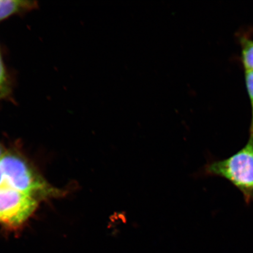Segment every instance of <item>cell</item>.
Returning a JSON list of instances; mask_svg holds the SVG:
<instances>
[{"instance_id": "6da1fadb", "label": "cell", "mask_w": 253, "mask_h": 253, "mask_svg": "<svg viewBox=\"0 0 253 253\" xmlns=\"http://www.w3.org/2000/svg\"><path fill=\"white\" fill-rule=\"evenodd\" d=\"M201 173L227 180L242 193L247 204L253 202V135L249 134L242 149L226 159L206 164Z\"/></svg>"}, {"instance_id": "7a4b0ae2", "label": "cell", "mask_w": 253, "mask_h": 253, "mask_svg": "<svg viewBox=\"0 0 253 253\" xmlns=\"http://www.w3.org/2000/svg\"><path fill=\"white\" fill-rule=\"evenodd\" d=\"M4 185L37 199L56 193L20 155L5 153L0 159Z\"/></svg>"}, {"instance_id": "3957f363", "label": "cell", "mask_w": 253, "mask_h": 253, "mask_svg": "<svg viewBox=\"0 0 253 253\" xmlns=\"http://www.w3.org/2000/svg\"><path fill=\"white\" fill-rule=\"evenodd\" d=\"M37 207V198L6 185L0 186V223L18 227L29 219Z\"/></svg>"}, {"instance_id": "277c9868", "label": "cell", "mask_w": 253, "mask_h": 253, "mask_svg": "<svg viewBox=\"0 0 253 253\" xmlns=\"http://www.w3.org/2000/svg\"><path fill=\"white\" fill-rule=\"evenodd\" d=\"M39 7L38 2L27 0H0V23L16 15L27 13Z\"/></svg>"}, {"instance_id": "5b68a950", "label": "cell", "mask_w": 253, "mask_h": 253, "mask_svg": "<svg viewBox=\"0 0 253 253\" xmlns=\"http://www.w3.org/2000/svg\"><path fill=\"white\" fill-rule=\"evenodd\" d=\"M12 94L11 79L0 52V102L10 99Z\"/></svg>"}, {"instance_id": "8992f818", "label": "cell", "mask_w": 253, "mask_h": 253, "mask_svg": "<svg viewBox=\"0 0 253 253\" xmlns=\"http://www.w3.org/2000/svg\"><path fill=\"white\" fill-rule=\"evenodd\" d=\"M240 45L243 68L245 72L253 71V40L243 37Z\"/></svg>"}, {"instance_id": "52a82bcc", "label": "cell", "mask_w": 253, "mask_h": 253, "mask_svg": "<svg viewBox=\"0 0 253 253\" xmlns=\"http://www.w3.org/2000/svg\"><path fill=\"white\" fill-rule=\"evenodd\" d=\"M245 81L251 108V123L249 133L253 135V71L245 72Z\"/></svg>"}, {"instance_id": "ba28073f", "label": "cell", "mask_w": 253, "mask_h": 253, "mask_svg": "<svg viewBox=\"0 0 253 253\" xmlns=\"http://www.w3.org/2000/svg\"><path fill=\"white\" fill-rule=\"evenodd\" d=\"M4 177L3 174L1 166H0V186L4 185Z\"/></svg>"}, {"instance_id": "9c48e42d", "label": "cell", "mask_w": 253, "mask_h": 253, "mask_svg": "<svg viewBox=\"0 0 253 253\" xmlns=\"http://www.w3.org/2000/svg\"><path fill=\"white\" fill-rule=\"evenodd\" d=\"M4 149H3L2 147L1 146V145L0 144V159L4 155Z\"/></svg>"}]
</instances>
